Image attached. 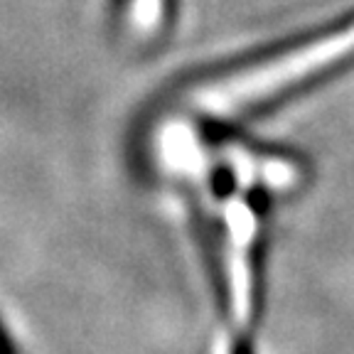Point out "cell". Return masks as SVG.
<instances>
[{
    "instance_id": "obj_2",
    "label": "cell",
    "mask_w": 354,
    "mask_h": 354,
    "mask_svg": "<svg viewBox=\"0 0 354 354\" xmlns=\"http://www.w3.org/2000/svg\"><path fill=\"white\" fill-rule=\"evenodd\" d=\"M175 0H113V22L131 42H155L167 32Z\"/></svg>"
},
{
    "instance_id": "obj_3",
    "label": "cell",
    "mask_w": 354,
    "mask_h": 354,
    "mask_svg": "<svg viewBox=\"0 0 354 354\" xmlns=\"http://www.w3.org/2000/svg\"><path fill=\"white\" fill-rule=\"evenodd\" d=\"M0 354H6V352H3V347H0Z\"/></svg>"
},
{
    "instance_id": "obj_1",
    "label": "cell",
    "mask_w": 354,
    "mask_h": 354,
    "mask_svg": "<svg viewBox=\"0 0 354 354\" xmlns=\"http://www.w3.org/2000/svg\"><path fill=\"white\" fill-rule=\"evenodd\" d=\"M160 155L197 214L219 310V354H259L268 214L298 167L205 118L172 121L160 133Z\"/></svg>"
}]
</instances>
